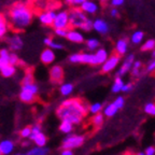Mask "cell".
I'll return each instance as SVG.
<instances>
[{
	"label": "cell",
	"instance_id": "1",
	"mask_svg": "<svg viewBox=\"0 0 155 155\" xmlns=\"http://www.w3.org/2000/svg\"><path fill=\"white\" fill-rule=\"evenodd\" d=\"M88 108L85 101L79 98H72L63 101L56 110V114L61 121L65 120L71 124H79L85 117Z\"/></svg>",
	"mask_w": 155,
	"mask_h": 155
},
{
	"label": "cell",
	"instance_id": "2",
	"mask_svg": "<svg viewBox=\"0 0 155 155\" xmlns=\"http://www.w3.org/2000/svg\"><path fill=\"white\" fill-rule=\"evenodd\" d=\"M34 18L32 10L24 2L13 3L8 11V23L14 31H22L31 24Z\"/></svg>",
	"mask_w": 155,
	"mask_h": 155
},
{
	"label": "cell",
	"instance_id": "3",
	"mask_svg": "<svg viewBox=\"0 0 155 155\" xmlns=\"http://www.w3.org/2000/svg\"><path fill=\"white\" fill-rule=\"evenodd\" d=\"M69 12V25L71 28H82L83 25L88 21L86 13H84L80 8H72Z\"/></svg>",
	"mask_w": 155,
	"mask_h": 155
},
{
	"label": "cell",
	"instance_id": "4",
	"mask_svg": "<svg viewBox=\"0 0 155 155\" xmlns=\"http://www.w3.org/2000/svg\"><path fill=\"white\" fill-rule=\"evenodd\" d=\"M52 26L55 29H69V27H70V25H69V12L66 10H63V11L56 13Z\"/></svg>",
	"mask_w": 155,
	"mask_h": 155
},
{
	"label": "cell",
	"instance_id": "5",
	"mask_svg": "<svg viewBox=\"0 0 155 155\" xmlns=\"http://www.w3.org/2000/svg\"><path fill=\"white\" fill-rule=\"evenodd\" d=\"M84 142V137L83 136H78V135H70L66 137L63 141V149H74V148H79L80 145L83 144Z\"/></svg>",
	"mask_w": 155,
	"mask_h": 155
},
{
	"label": "cell",
	"instance_id": "6",
	"mask_svg": "<svg viewBox=\"0 0 155 155\" xmlns=\"http://www.w3.org/2000/svg\"><path fill=\"white\" fill-rule=\"evenodd\" d=\"M64 69L61 66L55 65L50 69V80L54 84H61L64 80Z\"/></svg>",
	"mask_w": 155,
	"mask_h": 155
},
{
	"label": "cell",
	"instance_id": "7",
	"mask_svg": "<svg viewBox=\"0 0 155 155\" xmlns=\"http://www.w3.org/2000/svg\"><path fill=\"white\" fill-rule=\"evenodd\" d=\"M120 55L119 54H113V55L111 56V57L107 58L106 61H104V64H102V68L101 70L102 72H110L111 70H113L114 68L117 66V64L120 63Z\"/></svg>",
	"mask_w": 155,
	"mask_h": 155
},
{
	"label": "cell",
	"instance_id": "8",
	"mask_svg": "<svg viewBox=\"0 0 155 155\" xmlns=\"http://www.w3.org/2000/svg\"><path fill=\"white\" fill-rule=\"evenodd\" d=\"M55 11L54 10H48V11H43L42 13H40L38 16L39 22L41 23L44 26H52L53 21L55 18Z\"/></svg>",
	"mask_w": 155,
	"mask_h": 155
},
{
	"label": "cell",
	"instance_id": "9",
	"mask_svg": "<svg viewBox=\"0 0 155 155\" xmlns=\"http://www.w3.org/2000/svg\"><path fill=\"white\" fill-rule=\"evenodd\" d=\"M93 28H94L97 32H99V34L106 35L109 32L110 27H109V24H108L106 21H104V19H101V18H97L93 22Z\"/></svg>",
	"mask_w": 155,
	"mask_h": 155
},
{
	"label": "cell",
	"instance_id": "10",
	"mask_svg": "<svg viewBox=\"0 0 155 155\" xmlns=\"http://www.w3.org/2000/svg\"><path fill=\"white\" fill-rule=\"evenodd\" d=\"M134 61H135V56H134L133 54L127 56V57L125 58V61H124L122 67L120 68V70L116 73V77H122V75H124L125 73L128 72V71L130 70L131 66H133Z\"/></svg>",
	"mask_w": 155,
	"mask_h": 155
},
{
	"label": "cell",
	"instance_id": "11",
	"mask_svg": "<svg viewBox=\"0 0 155 155\" xmlns=\"http://www.w3.org/2000/svg\"><path fill=\"white\" fill-rule=\"evenodd\" d=\"M55 53L52 48H44L43 51L41 52V55H40V59H41L42 64L44 65H50L52 64L54 61H55Z\"/></svg>",
	"mask_w": 155,
	"mask_h": 155
},
{
	"label": "cell",
	"instance_id": "12",
	"mask_svg": "<svg viewBox=\"0 0 155 155\" xmlns=\"http://www.w3.org/2000/svg\"><path fill=\"white\" fill-rule=\"evenodd\" d=\"M8 43H9L10 48H11L13 52H16V51H18V50H21V48H23V45H24L23 39L21 38L18 35H15V36L8 39Z\"/></svg>",
	"mask_w": 155,
	"mask_h": 155
},
{
	"label": "cell",
	"instance_id": "13",
	"mask_svg": "<svg viewBox=\"0 0 155 155\" xmlns=\"http://www.w3.org/2000/svg\"><path fill=\"white\" fill-rule=\"evenodd\" d=\"M66 38H67L70 42H73V43H82V42L84 41V37H83V35L81 34L80 31L74 30V29H68Z\"/></svg>",
	"mask_w": 155,
	"mask_h": 155
},
{
	"label": "cell",
	"instance_id": "14",
	"mask_svg": "<svg viewBox=\"0 0 155 155\" xmlns=\"http://www.w3.org/2000/svg\"><path fill=\"white\" fill-rule=\"evenodd\" d=\"M80 9L84 13H87V14H95L98 11V5L95 2H93V1H91V0H86L85 2H83L80 5Z\"/></svg>",
	"mask_w": 155,
	"mask_h": 155
},
{
	"label": "cell",
	"instance_id": "15",
	"mask_svg": "<svg viewBox=\"0 0 155 155\" xmlns=\"http://www.w3.org/2000/svg\"><path fill=\"white\" fill-rule=\"evenodd\" d=\"M80 63L96 66L97 65V61H96V57H95V54L81 53L80 54Z\"/></svg>",
	"mask_w": 155,
	"mask_h": 155
},
{
	"label": "cell",
	"instance_id": "16",
	"mask_svg": "<svg viewBox=\"0 0 155 155\" xmlns=\"http://www.w3.org/2000/svg\"><path fill=\"white\" fill-rule=\"evenodd\" d=\"M19 99L22 100L23 102H26V104H31L36 100V94L31 92H28V91L22 90V92L19 93Z\"/></svg>",
	"mask_w": 155,
	"mask_h": 155
},
{
	"label": "cell",
	"instance_id": "17",
	"mask_svg": "<svg viewBox=\"0 0 155 155\" xmlns=\"http://www.w3.org/2000/svg\"><path fill=\"white\" fill-rule=\"evenodd\" d=\"M29 138L31 139V140H34L38 147H43V145L46 143L45 135L42 134L41 131L38 134H30V135H29Z\"/></svg>",
	"mask_w": 155,
	"mask_h": 155
},
{
	"label": "cell",
	"instance_id": "18",
	"mask_svg": "<svg viewBox=\"0 0 155 155\" xmlns=\"http://www.w3.org/2000/svg\"><path fill=\"white\" fill-rule=\"evenodd\" d=\"M127 48H128L127 40H126V39H120L119 41L116 42V45H115L116 54H119L120 56L124 55V54L127 52Z\"/></svg>",
	"mask_w": 155,
	"mask_h": 155
},
{
	"label": "cell",
	"instance_id": "19",
	"mask_svg": "<svg viewBox=\"0 0 155 155\" xmlns=\"http://www.w3.org/2000/svg\"><path fill=\"white\" fill-rule=\"evenodd\" d=\"M0 72H1L2 77L11 78L15 74V72H16V68H15V66L10 65L9 64V65H5V66H3V67L0 68Z\"/></svg>",
	"mask_w": 155,
	"mask_h": 155
},
{
	"label": "cell",
	"instance_id": "20",
	"mask_svg": "<svg viewBox=\"0 0 155 155\" xmlns=\"http://www.w3.org/2000/svg\"><path fill=\"white\" fill-rule=\"evenodd\" d=\"M8 29H9V23L7 17L5 14L0 13V38H3L7 35Z\"/></svg>",
	"mask_w": 155,
	"mask_h": 155
},
{
	"label": "cell",
	"instance_id": "21",
	"mask_svg": "<svg viewBox=\"0 0 155 155\" xmlns=\"http://www.w3.org/2000/svg\"><path fill=\"white\" fill-rule=\"evenodd\" d=\"M14 149V143L11 140H3L0 142V150L2 154H10Z\"/></svg>",
	"mask_w": 155,
	"mask_h": 155
},
{
	"label": "cell",
	"instance_id": "22",
	"mask_svg": "<svg viewBox=\"0 0 155 155\" xmlns=\"http://www.w3.org/2000/svg\"><path fill=\"white\" fill-rule=\"evenodd\" d=\"M95 57H96L97 65H102L106 61V59L108 58V53L104 48H99L98 51L95 53Z\"/></svg>",
	"mask_w": 155,
	"mask_h": 155
},
{
	"label": "cell",
	"instance_id": "23",
	"mask_svg": "<svg viewBox=\"0 0 155 155\" xmlns=\"http://www.w3.org/2000/svg\"><path fill=\"white\" fill-rule=\"evenodd\" d=\"M43 43L45 44L46 46H48L50 48H52V50H63L64 48V45L61 43H58V42H55L52 38H50V37H48V38H45L43 40Z\"/></svg>",
	"mask_w": 155,
	"mask_h": 155
},
{
	"label": "cell",
	"instance_id": "24",
	"mask_svg": "<svg viewBox=\"0 0 155 155\" xmlns=\"http://www.w3.org/2000/svg\"><path fill=\"white\" fill-rule=\"evenodd\" d=\"M9 55L10 52L8 48H1L0 50V68L5 65H9Z\"/></svg>",
	"mask_w": 155,
	"mask_h": 155
},
{
	"label": "cell",
	"instance_id": "25",
	"mask_svg": "<svg viewBox=\"0 0 155 155\" xmlns=\"http://www.w3.org/2000/svg\"><path fill=\"white\" fill-rule=\"evenodd\" d=\"M117 111H119V109H117L115 104L112 102V104H108V106L104 109V114L106 116H108V117H111V116H113L114 114H116Z\"/></svg>",
	"mask_w": 155,
	"mask_h": 155
},
{
	"label": "cell",
	"instance_id": "26",
	"mask_svg": "<svg viewBox=\"0 0 155 155\" xmlns=\"http://www.w3.org/2000/svg\"><path fill=\"white\" fill-rule=\"evenodd\" d=\"M34 81H35V77H34V73H32V70H27L24 78H23L22 85L30 84V83H34Z\"/></svg>",
	"mask_w": 155,
	"mask_h": 155
},
{
	"label": "cell",
	"instance_id": "27",
	"mask_svg": "<svg viewBox=\"0 0 155 155\" xmlns=\"http://www.w3.org/2000/svg\"><path fill=\"white\" fill-rule=\"evenodd\" d=\"M123 85H124V83H123V80L121 79V77H116V79L114 80L113 85H112V92L113 93L121 92Z\"/></svg>",
	"mask_w": 155,
	"mask_h": 155
},
{
	"label": "cell",
	"instance_id": "28",
	"mask_svg": "<svg viewBox=\"0 0 155 155\" xmlns=\"http://www.w3.org/2000/svg\"><path fill=\"white\" fill-rule=\"evenodd\" d=\"M73 124H71L70 122L68 121H65V120H63L61 121V126H59V129H61V131H63V133H70V131H72V128H73Z\"/></svg>",
	"mask_w": 155,
	"mask_h": 155
},
{
	"label": "cell",
	"instance_id": "29",
	"mask_svg": "<svg viewBox=\"0 0 155 155\" xmlns=\"http://www.w3.org/2000/svg\"><path fill=\"white\" fill-rule=\"evenodd\" d=\"M154 48H155V40L149 39L148 41H145L144 43H143V45L141 46V51L148 52V51H152Z\"/></svg>",
	"mask_w": 155,
	"mask_h": 155
},
{
	"label": "cell",
	"instance_id": "30",
	"mask_svg": "<svg viewBox=\"0 0 155 155\" xmlns=\"http://www.w3.org/2000/svg\"><path fill=\"white\" fill-rule=\"evenodd\" d=\"M48 149H44L42 147H39V148L32 149L28 152L27 155H48Z\"/></svg>",
	"mask_w": 155,
	"mask_h": 155
},
{
	"label": "cell",
	"instance_id": "31",
	"mask_svg": "<svg viewBox=\"0 0 155 155\" xmlns=\"http://www.w3.org/2000/svg\"><path fill=\"white\" fill-rule=\"evenodd\" d=\"M73 91V85L70 84V83H65L61 86V95L64 96H68V95H70Z\"/></svg>",
	"mask_w": 155,
	"mask_h": 155
},
{
	"label": "cell",
	"instance_id": "32",
	"mask_svg": "<svg viewBox=\"0 0 155 155\" xmlns=\"http://www.w3.org/2000/svg\"><path fill=\"white\" fill-rule=\"evenodd\" d=\"M143 37H144V34H143L142 31H135L133 35H131L130 40L134 44H139L141 41H142Z\"/></svg>",
	"mask_w": 155,
	"mask_h": 155
},
{
	"label": "cell",
	"instance_id": "33",
	"mask_svg": "<svg viewBox=\"0 0 155 155\" xmlns=\"http://www.w3.org/2000/svg\"><path fill=\"white\" fill-rule=\"evenodd\" d=\"M104 123V115L99 113H96L95 116L92 119V124L95 126V127H100Z\"/></svg>",
	"mask_w": 155,
	"mask_h": 155
},
{
	"label": "cell",
	"instance_id": "34",
	"mask_svg": "<svg viewBox=\"0 0 155 155\" xmlns=\"http://www.w3.org/2000/svg\"><path fill=\"white\" fill-rule=\"evenodd\" d=\"M86 46L88 50L94 51V50H96V48L99 46V41H98L97 39L91 38V39H88V40H86Z\"/></svg>",
	"mask_w": 155,
	"mask_h": 155
},
{
	"label": "cell",
	"instance_id": "35",
	"mask_svg": "<svg viewBox=\"0 0 155 155\" xmlns=\"http://www.w3.org/2000/svg\"><path fill=\"white\" fill-rule=\"evenodd\" d=\"M22 90L28 91V92H31L34 94H37L39 91L38 85L35 84V83H30V84H26V85H22Z\"/></svg>",
	"mask_w": 155,
	"mask_h": 155
},
{
	"label": "cell",
	"instance_id": "36",
	"mask_svg": "<svg viewBox=\"0 0 155 155\" xmlns=\"http://www.w3.org/2000/svg\"><path fill=\"white\" fill-rule=\"evenodd\" d=\"M144 111H145V113H147V114H150V115H155V104H154V102H149V104H145Z\"/></svg>",
	"mask_w": 155,
	"mask_h": 155
},
{
	"label": "cell",
	"instance_id": "37",
	"mask_svg": "<svg viewBox=\"0 0 155 155\" xmlns=\"http://www.w3.org/2000/svg\"><path fill=\"white\" fill-rule=\"evenodd\" d=\"M9 64L10 65H13V66H16V65H19V58L14 52L12 53H10L9 55Z\"/></svg>",
	"mask_w": 155,
	"mask_h": 155
},
{
	"label": "cell",
	"instance_id": "38",
	"mask_svg": "<svg viewBox=\"0 0 155 155\" xmlns=\"http://www.w3.org/2000/svg\"><path fill=\"white\" fill-rule=\"evenodd\" d=\"M102 109V104L100 102H96V104H92L90 108V112L93 114H96V113H99Z\"/></svg>",
	"mask_w": 155,
	"mask_h": 155
},
{
	"label": "cell",
	"instance_id": "39",
	"mask_svg": "<svg viewBox=\"0 0 155 155\" xmlns=\"http://www.w3.org/2000/svg\"><path fill=\"white\" fill-rule=\"evenodd\" d=\"M124 102H125V101H124V98H123V97H117V98H116V99L113 101V104H115L117 109H121V108H123Z\"/></svg>",
	"mask_w": 155,
	"mask_h": 155
},
{
	"label": "cell",
	"instance_id": "40",
	"mask_svg": "<svg viewBox=\"0 0 155 155\" xmlns=\"http://www.w3.org/2000/svg\"><path fill=\"white\" fill-rule=\"evenodd\" d=\"M30 134H31V127H25V128L21 131V136H22L23 138H27V137H29Z\"/></svg>",
	"mask_w": 155,
	"mask_h": 155
},
{
	"label": "cell",
	"instance_id": "41",
	"mask_svg": "<svg viewBox=\"0 0 155 155\" xmlns=\"http://www.w3.org/2000/svg\"><path fill=\"white\" fill-rule=\"evenodd\" d=\"M68 29H55V35L58 37H66Z\"/></svg>",
	"mask_w": 155,
	"mask_h": 155
},
{
	"label": "cell",
	"instance_id": "42",
	"mask_svg": "<svg viewBox=\"0 0 155 155\" xmlns=\"http://www.w3.org/2000/svg\"><path fill=\"white\" fill-rule=\"evenodd\" d=\"M131 90H133V84H130V83H128V84H124V85H123V87H122L121 92L128 93V92H130Z\"/></svg>",
	"mask_w": 155,
	"mask_h": 155
},
{
	"label": "cell",
	"instance_id": "43",
	"mask_svg": "<svg viewBox=\"0 0 155 155\" xmlns=\"http://www.w3.org/2000/svg\"><path fill=\"white\" fill-rule=\"evenodd\" d=\"M124 1L125 0H111V5L113 7H121V5H123Z\"/></svg>",
	"mask_w": 155,
	"mask_h": 155
},
{
	"label": "cell",
	"instance_id": "44",
	"mask_svg": "<svg viewBox=\"0 0 155 155\" xmlns=\"http://www.w3.org/2000/svg\"><path fill=\"white\" fill-rule=\"evenodd\" d=\"M155 154V149L153 147H149V148L145 149L144 155H154Z\"/></svg>",
	"mask_w": 155,
	"mask_h": 155
},
{
	"label": "cell",
	"instance_id": "45",
	"mask_svg": "<svg viewBox=\"0 0 155 155\" xmlns=\"http://www.w3.org/2000/svg\"><path fill=\"white\" fill-rule=\"evenodd\" d=\"M155 70V57H153V61L150 63V65L148 66V71L149 72H152Z\"/></svg>",
	"mask_w": 155,
	"mask_h": 155
},
{
	"label": "cell",
	"instance_id": "46",
	"mask_svg": "<svg viewBox=\"0 0 155 155\" xmlns=\"http://www.w3.org/2000/svg\"><path fill=\"white\" fill-rule=\"evenodd\" d=\"M41 131V126L39 125H35L34 127H31V134H38Z\"/></svg>",
	"mask_w": 155,
	"mask_h": 155
},
{
	"label": "cell",
	"instance_id": "47",
	"mask_svg": "<svg viewBox=\"0 0 155 155\" xmlns=\"http://www.w3.org/2000/svg\"><path fill=\"white\" fill-rule=\"evenodd\" d=\"M140 68H133V71H131V74H133V77L137 78L140 75V70H139Z\"/></svg>",
	"mask_w": 155,
	"mask_h": 155
},
{
	"label": "cell",
	"instance_id": "48",
	"mask_svg": "<svg viewBox=\"0 0 155 155\" xmlns=\"http://www.w3.org/2000/svg\"><path fill=\"white\" fill-rule=\"evenodd\" d=\"M111 16H113V17H120V13H119V10L117 9H112L111 10Z\"/></svg>",
	"mask_w": 155,
	"mask_h": 155
},
{
	"label": "cell",
	"instance_id": "49",
	"mask_svg": "<svg viewBox=\"0 0 155 155\" xmlns=\"http://www.w3.org/2000/svg\"><path fill=\"white\" fill-rule=\"evenodd\" d=\"M61 155H73V153H72V151L69 150V149H65V150L61 153Z\"/></svg>",
	"mask_w": 155,
	"mask_h": 155
},
{
	"label": "cell",
	"instance_id": "50",
	"mask_svg": "<svg viewBox=\"0 0 155 155\" xmlns=\"http://www.w3.org/2000/svg\"><path fill=\"white\" fill-rule=\"evenodd\" d=\"M86 0H73L72 5H81L83 2H85Z\"/></svg>",
	"mask_w": 155,
	"mask_h": 155
},
{
	"label": "cell",
	"instance_id": "51",
	"mask_svg": "<svg viewBox=\"0 0 155 155\" xmlns=\"http://www.w3.org/2000/svg\"><path fill=\"white\" fill-rule=\"evenodd\" d=\"M65 2H66V5H72L73 0H65Z\"/></svg>",
	"mask_w": 155,
	"mask_h": 155
},
{
	"label": "cell",
	"instance_id": "52",
	"mask_svg": "<svg viewBox=\"0 0 155 155\" xmlns=\"http://www.w3.org/2000/svg\"><path fill=\"white\" fill-rule=\"evenodd\" d=\"M152 51H153V54H152V57H155V48H154V50H152Z\"/></svg>",
	"mask_w": 155,
	"mask_h": 155
},
{
	"label": "cell",
	"instance_id": "53",
	"mask_svg": "<svg viewBox=\"0 0 155 155\" xmlns=\"http://www.w3.org/2000/svg\"><path fill=\"white\" fill-rule=\"evenodd\" d=\"M137 155H144V153H142V152H140V153H138Z\"/></svg>",
	"mask_w": 155,
	"mask_h": 155
},
{
	"label": "cell",
	"instance_id": "54",
	"mask_svg": "<svg viewBox=\"0 0 155 155\" xmlns=\"http://www.w3.org/2000/svg\"><path fill=\"white\" fill-rule=\"evenodd\" d=\"M0 155H2V152H1V150H0Z\"/></svg>",
	"mask_w": 155,
	"mask_h": 155
},
{
	"label": "cell",
	"instance_id": "55",
	"mask_svg": "<svg viewBox=\"0 0 155 155\" xmlns=\"http://www.w3.org/2000/svg\"><path fill=\"white\" fill-rule=\"evenodd\" d=\"M126 155H129V154H126Z\"/></svg>",
	"mask_w": 155,
	"mask_h": 155
}]
</instances>
